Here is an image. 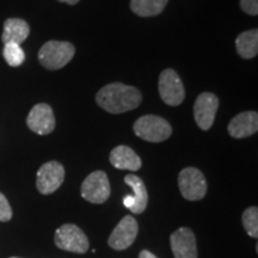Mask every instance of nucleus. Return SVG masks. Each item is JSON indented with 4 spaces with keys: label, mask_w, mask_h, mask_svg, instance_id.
Segmentation results:
<instances>
[{
    "label": "nucleus",
    "mask_w": 258,
    "mask_h": 258,
    "mask_svg": "<svg viewBox=\"0 0 258 258\" xmlns=\"http://www.w3.org/2000/svg\"><path fill=\"white\" fill-rule=\"evenodd\" d=\"M97 104L110 114H123L138 108L143 101L141 92L133 86L111 83L97 92Z\"/></svg>",
    "instance_id": "f257e3e1"
},
{
    "label": "nucleus",
    "mask_w": 258,
    "mask_h": 258,
    "mask_svg": "<svg viewBox=\"0 0 258 258\" xmlns=\"http://www.w3.org/2000/svg\"><path fill=\"white\" fill-rule=\"evenodd\" d=\"M73 44L63 41H48L38 51V61L47 70H60L73 59Z\"/></svg>",
    "instance_id": "f03ea898"
},
{
    "label": "nucleus",
    "mask_w": 258,
    "mask_h": 258,
    "mask_svg": "<svg viewBox=\"0 0 258 258\" xmlns=\"http://www.w3.org/2000/svg\"><path fill=\"white\" fill-rule=\"evenodd\" d=\"M133 129L137 137L148 143H161L172 134L169 122L157 115L141 116L135 121Z\"/></svg>",
    "instance_id": "7ed1b4c3"
},
{
    "label": "nucleus",
    "mask_w": 258,
    "mask_h": 258,
    "mask_svg": "<svg viewBox=\"0 0 258 258\" xmlns=\"http://www.w3.org/2000/svg\"><path fill=\"white\" fill-rule=\"evenodd\" d=\"M54 241L59 249L74 253H85L90 247L86 234L82 228L73 224L60 226L54 235Z\"/></svg>",
    "instance_id": "20e7f679"
},
{
    "label": "nucleus",
    "mask_w": 258,
    "mask_h": 258,
    "mask_svg": "<svg viewBox=\"0 0 258 258\" xmlns=\"http://www.w3.org/2000/svg\"><path fill=\"white\" fill-rule=\"evenodd\" d=\"M178 186L182 196L188 201H199L207 194V180L196 167H185L180 171Z\"/></svg>",
    "instance_id": "39448f33"
},
{
    "label": "nucleus",
    "mask_w": 258,
    "mask_h": 258,
    "mask_svg": "<svg viewBox=\"0 0 258 258\" xmlns=\"http://www.w3.org/2000/svg\"><path fill=\"white\" fill-rule=\"evenodd\" d=\"M110 183L104 171H95L90 173L83 182L80 194L86 201L101 205L110 196Z\"/></svg>",
    "instance_id": "423d86ee"
},
{
    "label": "nucleus",
    "mask_w": 258,
    "mask_h": 258,
    "mask_svg": "<svg viewBox=\"0 0 258 258\" xmlns=\"http://www.w3.org/2000/svg\"><path fill=\"white\" fill-rule=\"evenodd\" d=\"M158 88H159L161 99L167 105L177 106L182 104V102L184 101V85H183L182 80L176 73V71L171 69L164 70L159 76Z\"/></svg>",
    "instance_id": "0eeeda50"
},
{
    "label": "nucleus",
    "mask_w": 258,
    "mask_h": 258,
    "mask_svg": "<svg viewBox=\"0 0 258 258\" xmlns=\"http://www.w3.org/2000/svg\"><path fill=\"white\" fill-rule=\"evenodd\" d=\"M64 179V169L59 161L51 160L43 164L37 171L36 186L43 195L56 191Z\"/></svg>",
    "instance_id": "6e6552de"
},
{
    "label": "nucleus",
    "mask_w": 258,
    "mask_h": 258,
    "mask_svg": "<svg viewBox=\"0 0 258 258\" xmlns=\"http://www.w3.org/2000/svg\"><path fill=\"white\" fill-rule=\"evenodd\" d=\"M219 108V99L214 93L203 92L194 104V118L202 131H208L214 123Z\"/></svg>",
    "instance_id": "1a4fd4ad"
},
{
    "label": "nucleus",
    "mask_w": 258,
    "mask_h": 258,
    "mask_svg": "<svg viewBox=\"0 0 258 258\" xmlns=\"http://www.w3.org/2000/svg\"><path fill=\"white\" fill-rule=\"evenodd\" d=\"M138 232L139 226L137 220L131 215H127L118 222L114 231L111 232L108 239L109 246L117 251L125 250L137 239Z\"/></svg>",
    "instance_id": "9d476101"
},
{
    "label": "nucleus",
    "mask_w": 258,
    "mask_h": 258,
    "mask_svg": "<svg viewBox=\"0 0 258 258\" xmlns=\"http://www.w3.org/2000/svg\"><path fill=\"white\" fill-rule=\"evenodd\" d=\"M27 124L30 131L38 135L50 134L55 128L53 109L46 103H38L29 112Z\"/></svg>",
    "instance_id": "9b49d317"
},
{
    "label": "nucleus",
    "mask_w": 258,
    "mask_h": 258,
    "mask_svg": "<svg viewBox=\"0 0 258 258\" xmlns=\"http://www.w3.org/2000/svg\"><path fill=\"white\" fill-rule=\"evenodd\" d=\"M170 244L175 258H198L196 238L190 228L180 227L173 232Z\"/></svg>",
    "instance_id": "f8f14e48"
},
{
    "label": "nucleus",
    "mask_w": 258,
    "mask_h": 258,
    "mask_svg": "<svg viewBox=\"0 0 258 258\" xmlns=\"http://www.w3.org/2000/svg\"><path fill=\"white\" fill-rule=\"evenodd\" d=\"M124 182L125 184L131 186L134 192L133 195L124 196V207L134 214H141L146 209L148 202V194L144 180L135 175H127L124 177Z\"/></svg>",
    "instance_id": "ddd939ff"
},
{
    "label": "nucleus",
    "mask_w": 258,
    "mask_h": 258,
    "mask_svg": "<svg viewBox=\"0 0 258 258\" xmlns=\"http://www.w3.org/2000/svg\"><path fill=\"white\" fill-rule=\"evenodd\" d=\"M227 129L232 138L243 139L251 137L258 131V114L256 111L240 112L230 121Z\"/></svg>",
    "instance_id": "4468645a"
},
{
    "label": "nucleus",
    "mask_w": 258,
    "mask_h": 258,
    "mask_svg": "<svg viewBox=\"0 0 258 258\" xmlns=\"http://www.w3.org/2000/svg\"><path fill=\"white\" fill-rule=\"evenodd\" d=\"M109 159L111 165L118 170L138 171L143 165L140 157L134 152V150L124 145L115 147L111 151Z\"/></svg>",
    "instance_id": "2eb2a0df"
},
{
    "label": "nucleus",
    "mask_w": 258,
    "mask_h": 258,
    "mask_svg": "<svg viewBox=\"0 0 258 258\" xmlns=\"http://www.w3.org/2000/svg\"><path fill=\"white\" fill-rule=\"evenodd\" d=\"M29 34H30V27L24 19L9 18L4 23L2 38L4 43L21 44L27 40Z\"/></svg>",
    "instance_id": "dca6fc26"
},
{
    "label": "nucleus",
    "mask_w": 258,
    "mask_h": 258,
    "mask_svg": "<svg viewBox=\"0 0 258 258\" xmlns=\"http://www.w3.org/2000/svg\"><path fill=\"white\" fill-rule=\"evenodd\" d=\"M238 54L244 59H252L258 53V30L244 31L235 40Z\"/></svg>",
    "instance_id": "f3484780"
},
{
    "label": "nucleus",
    "mask_w": 258,
    "mask_h": 258,
    "mask_svg": "<svg viewBox=\"0 0 258 258\" xmlns=\"http://www.w3.org/2000/svg\"><path fill=\"white\" fill-rule=\"evenodd\" d=\"M169 0H131V9L140 17H153L160 15Z\"/></svg>",
    "instance_id": "a211bd4d"
},
{
    "label": "nucleus",
    "mask_w": 258,
    "mask_h": 258,
    "mask_svg": "<svg viewBox=\"0 0 258 258\" xmlns=\"http://www.w3.org/2000/svg\"><path fill=\"white\" fill-rule=\"evenodd\" d=\"M4 57L11 67H18L24 62L25 54L22 49L21 44L16 43H5L4 50H3Z\"/></svg>",
    "instance_id": "6ab92c4d"
},
{
    "label": "nucleus",
    "mask_w": 258,
    "mask_h": 258,
    "mask_svg": "<svg viewBox=\"0 0 258 258\" xmlns=\"http://www.w3.org/2000/svg\"><path fill=\"white\" fill-rule=\"evenodd\" d=\"M241 221H243V226L246 231V233L250 235L251 238L258 237V208L257 207H250L243 213L241 217Z\"/></svg>",
    "instance_id": "aec40b11"
},
{
    "label": "nucleus",
    "mask_w": 258,
    "mask_h": 258,
    "mask_svg": "<svg viewBox=\"0 0 258 258\" xmlns=\"http://www.w3.org/2000/svg\"><path fill=\"white\" fill-rule=\"evenodd\" d=\"M12 219V208L5 195L0 192V221L6 222Z\"/></svg>",
    "instance_id": "412c9836"
},
{
    "label": "nucleus",
    "mask_w": 258,
    "mask_h": 258,
    "mask_svg": "<svg viewBox=\"0 0 258 258\" xmlns=\"http://www.w3.org/2000/svg\"><path fill=\"white\" fill-rule=\"evenodd\" d=\"M240 9L250 16L258 15V0H240Z\"/></svg>",
    "instance_id": "4be33fe9"
},
{
    "label": "nucleus",
    "mask_w": 258,
    "mask_h": 258,
    "mask_svg": "<svg viewBox=\"0 0 258 258\" xmlns=\"http://www.w3.org/2000/svg\"><path fill=\"white\" fill-rule=\"evenodd\" d=\"M139 258H158L156 254H153L151 251L148 250H143L140 252V254H139Z\"/></svg>",
    "instance_id": "5701e85b"
},
{
    "label": "nucleus",
    "mask_w": 258,
    "mask_h": 258,
    "mask_svg": "<svg viewBox=\"0 0 258 258\" xmlns=\"http://www.w3.org/2000/svg\"><path fill=\"white\" fill-rule=\"evenodd\" d=\"M60 3H64V4H69V5H76L78 4L79 0H59Z\"/></svg>",
    "instance_id": "b1692460"
},
{
    "label": "nucleus",
    "mask_w": 258,
    "mask_h": 258,
    "mask_svg": "<svg viewBox=\"0 0 258 258\" xmlns=\"http://www.w3.org/2000/svg\"><path fill=\"white\" fill-rule=\"evenodd\" d=\"M11 258H18V257H11Z\"/></svg>",
    "instance_id": "393cba45"
}]
</instances>
